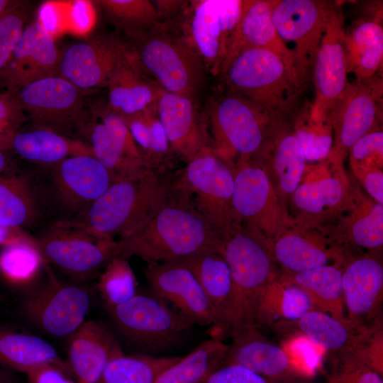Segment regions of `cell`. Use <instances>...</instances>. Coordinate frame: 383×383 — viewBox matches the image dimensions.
I'll return each instance as SVG.
<instances>
[{"mask_svg":"<svg viewBox=\"0 0 383 383\" xmlns=\"http://www.w3.org/2000/svg\"><path fill=\"white\" fill-rule=\"evenodd\" d=\"M172 190V189H171ZM219 233L187 202L171 194L138 232L117 240L118 257H139L148 264L180 262L218 250Z\"/></svg>","mask_w":383,"mask_h":383,"instance_id":"obj_1","label":"cell"},{"mask_svg":"<svg viewBox=\"0 0 383 383\" xmlns=\"http://www.w3.org/2000/svg\"><path fill=\"white\" fill-rule=\"evenodd\" d=\"M171 194V185L148 170L114 181L85 211L66 221L97 240L123 239L140 231Z\"/></svg>","mask_w":383,"mask_h":383,"instance_id":"obj_2","label":"cell"},{"mask_svg":"<svg viewBox=\"0 0 383 383\" xmlns=\"http://www.w3.org/2000/svg\"><path fill=\"white\" fill-rule=\"evenodd\" d=\"M228 91L275 116L289 121L301 102L306 75L296 65L269 50L245 49L222 69Z\"/></svg>","mask_w":383,"mask_h":383,"instance_id":"obj_3","label":"cell"},{"mask_svg":"<svg viewBox=\"0 0 383 383\" xmlns=\"http://www.w3.org/2000/svg\"><path fill=\"white\" fill-rule=\"evenodd\" d=\"M218 250L230 268L233 284L229 331L242 326H257V313L263 292L280 272L269 240L257 230L240 224L220 235Z\"/></svg>","mask_w":383,"mask_h":383,"instance_id":"obj_4","label":"cell"},{"mask_svg":"<svg viewBox=\"0 0 383 383\" xmlns=\"http://www.w3.org/2000/svg\"><path fill=\"white\" fill-rule=\"evenodd\" d=\"M213 152L228 163L252 159L284 122L230 91L215 101L209 114Z\"/></svg>","mask_w":383,"mask_h":383,"instance_id":"obj_5","label":"cell"},{"mask_svg":"<svg viewBox=\"0 0 383 383\" xmlns=\"http://www.w3.org/2000/svg\"><path fill=\"white\" fill-rule=\"evenodd\" d=\"M129 35L134 42L131 49L140 67L160 89L194 97L202 85L205 70L179 35L169 34L164 24Z\"/></svg>","mask_w":383,"mask_h":383,"instance_id":"obj_6","label":"cell"},{"mask_svg":"<svg viewBox=\"0 0 383 383\" xmlns=\"http://www.w3.org/2000/svg\"><path fill=\"white\" fill-rule=\"evenodd\" d=\"M233 184L234 170L211 149L188 161L171 189L221 235L240 225L232 209Z\"/></svg>","mask_w":383,"mask_h":383,"instance_id":"obj_7","label":"cell"},{"mask_svg":"<svg viewBox=\"0 0 383 383\" xmlns=\"http://www.w3.org/2000/svg\"><path fill=\"white\" fill-rule=\"evenodd\" d=\"M106 309L126 341L146 352L155 353L174 347L195 324L152 292H138L125 303Z\"/></svg>","mask_w":383,"mask_h":383,"instance_id":"obj_8","label":"cell"},{"mask_svg":"<svg viewBox=\"0 0 383 383\" xmlns=\"http://www.w3.org/2000/svg\"><path fill=\"white\" fill-rule=\"evenodd\" d=\"M242 0L187 1L179 35L201 60L205 72L221 73L240 16Z\"/></svg>","mask_w":383,"mask_h":383,"instance_id":"obj_9","label":"cell"},{"mask_svg":"<svg viewBox=\"0 0 383 383\" xmlns=\"http://www.w3.org/2000/svg\"><path fill=\"white\" fill-rule=\"evenodd\" d=\"M35 238L45 262L78 282L99 275L118 257L117 240H97L66 220L48 226Z\"/></svg>","mask_w":383,"mask_h":383,"instance_id":"obj_10","label":"cell"},{"mask_svg":"<svg viewBox=\"0 0 383 383\" xmlns=\"http://www.w3.org/2000/svg\"><path fill=\"white\" fill-rule=\"evenodd\" d=\"M47 278L26 292L22 304L26 317L44 332L70 337L86 321L91 296L80 284L59 280L46 262Z\"/></svg>","mask_w":383,"mask_h":383,"instance_id":"obj_11","label":"cell"},{"mask_svg":"<svg viewBox=\"0 0 383 383\" xmlns=\"http://www.w3.org/2000/svg\"><path fill=\"white\" fill-rule=\"evenodd\" d=\"M382 104V72L365 81L348 83L331 114L333 143L328 157L331 162L340 166L357 140L380 130Z\"/></svg>","mask_w":383,"mask_h":383,"instance_id":"obj_12","label":"cell"},{"mask_svg":"<svg viewBox=\"0 0 383 383\" xmlns=\"http://www.w3.org/2000/svg\"><path fill=\"white\" fill-rule=\"evenodd\" d=\"M344 16L336 4L313 62L315 96L310 103L311 118L331 120V114L348 84Z\"/></svg>","mask_w":383,"mask_h":383,"instance_id":"obj_13","label":"cell"},{"mask_svg":"<svg viewBox=\"0 0 383 383\" xmlns=\"http://www.w3.org/2000/svg\"><path fill=\"white\" fill-rule=\"evenodd\" d=\"M36 127L64 134L80 125L82 90L55 74L9 91Z\"/></svg>","mask_w":383,"mask_h":383,"instance_id":"obj_14","label":"cell"},{"mask_svg":"<svg viewBox=\"0 0 383 383\" xmlns=\"http://www.w3.org/2000/svg\"><path fill=\"white\" fill-rule=\"evenodd\" d=\"M255 326L232 328L231 343L223 364L243 365L271 383H309L312 372L295 362L278 345L267 339Z\"/></svg>","mask_w":383,"mask_h":383,"instance_id":"obj_15","label":"cell"},{"mask_svg":"<svg viewBox=\"0 0 383 383\" xmlns=\"http://www.w3.org/2000/svg\"><path fill=\"white\" fill-rule=\"evenodd\" d=\"M336 3L323 0H272V19L279 38L307 74Z\"/></svg>","mask_w":383,"mask_h":383,"instance_id":"obj_16","label":"cell"},{"mask_svg":"<svg viewBox=\"0 0 383 383\" xmlns=\"http://www.w3.org/2000/svg\"><path fill=\"white\" fill-rule=\"evenodd\" d=\"M129 49L113 36L72 44L61 52L57 74L80 90L107 87Z\"/></svg>","mask_w":383,"mask_h":383,"instance_id":"obj_17","label":"cell"},{"mask_svg":"<svg viewBox=\"0 0 383 383\" xmlns=\"http://www.w3.org/2000/svg\"><path fill=\"white\" fill-rule=\"evenodd\" d=\"M342 287L347 318L355 326L382 323L383 265L376 255L355 257L343 267Z\"/></svg>","mask_w":383,"mask_h":383,"instance_id":"obj_18","label":"cell"},{"mask_svg":"<svg viewBox=\"0 0 383 383\" xmlns=\"http://www.w3.org/2000/svg\"><path fill=\"white\" fill-rule=\"evenodd\" d=\"M51 167L55 199L64 210L74 213V217L114 182L109 170L93 155L72 156Z\"/></svg>","mask_w":383,"mask_h":383,"instance_id":"obj_19","label":"cell"},{"mask_svg":"<svg viewBox=\"0 0 383 383\" xmlns=\"http://www.w3.org/2000/svg\"><path fill=\"white\" fill-rule=\"evenodd\" d=\"M152 292L194 323L212 329L216 318L197 277L183 262L149 263L144 269ZM210 329V330H211Z\"/></svg>","mask_w":383,"mask_h":383,"instance_id":"obj_20","label":"cell"},{"mask_svg":"<svg viewBox=\"0 0 383 383\" xmlns=\"http://www.w3.org/2000/svg\"><path fill=\"white\" fill-rule=\"evenodd\" d=\"M61 52L50 31L40 22L26 24L0 82L12 91L37 79L57 74Z\"/></svg>","mask_w":383,"mask_h":383,"instance_id":"obj_21","label":"cell"},{"mask_svg":"<svg viewBox=\"0 0 383 383\" xmlns=\"http://www.w3.org/2000/svg\"><path fill=\"white\" fill-rule=\"evenodd\" d=\"M156 109L172 152L188 162L212 149L206 123L194 98L160 89Z\"/></svg>","mask_w":383,"mask_h":383,"instance_id":"obj_22","label":"cell"},{"mask_svg":"<svg viewBox=\"0 0 383 383\" xmlns=\"http://www.w3.org/2000/svg\"><path fill=\"white\" fill-rule=\"evenodd\" d=\"M234 170L232 209L238 224L265 236L277 194L265 170L251 160H240Z\"/></svg>","mask_w":383,"mask_h":383,"instance_id":"obj_23","label":"cell"},{"mask_svg":"<svg viewBox=\"0 0 383 383\" xmlns=\"http://www.w3.org/2000/svg\"><path fill=\"white\" fill-rule=\"evenodd\" d=\"M67 365L77 383H96L105 368L122 349L104 323L85 321L69 337Z\"/></svg>","mask_w":383,"mask_h":383,"instance_id":"obj_24","label":"cell"},{"mask_svg":"<svg viewBox=\"0 0 383 383\" xmlns=\"http://www.w3.org/2000/svg\"><path fill=\"white\" fill-rule=\"evenodd\" d=\"M197 277L213 311L216 324L213 338L228 334L233 305V284L230 268L218 250H208L185 261Z\"/></svg>","mask_w":383,"mask_h":383,"instance_id":"obj_25","label":"cell"},{"mask_svg":"<svg viewBox=\"0 0 383 383\" xmlns=\"http://www.w3.org/2000/svg\"><path fill=\"white\" fill-rule=\"evenodd\" d=\"M249 48L272 51L298 66L306 75L294 52L277 33L272 19V0H242L240 16L222 69L238 52Z\"/></svg>","mask_w":383,"mask_h":383,"instance_id":"obj_26","label":"cell"},{"mask_svg":"<svg viewBox=\"0 0 383 383\" xmlns=\"http://www.w3.org/2000/svg\"><path fill=\"white\" fill-rule=\"evenodd\" d=\"M291 121L283 123L254 156L267 174L272 173V184L284 196L292 195L299 186L306 163Z\"/></svg>","mask_w":383,"mask_h":383,"instance_id":"obj_27","label":"cell"},{"mask_svg":"<svg viewBox=\"0 0 383 383\" xmlns=\"http://www.w3.org/2000/svg\"><path fill=\"white\" fill-rule=\"evenodd\" d=\"M0 150H12L23 160L51 166L72 156L93 155L89 144L40 127L0 137Z\"/></svg>","mask_w":383,"mask_h":383,"instance_id":"obj_28","label":"cell"},{"mask_svg":"<svg viewBox=\"0 0 383 383\" xmlns=\"http://www.w3.org/2000/svg\"><path fill=\"white\" fill-rule=\"evenodd\" d=\"M107 87L109 109L121 116L136 114L155 105L160 89L143 71L131 48Z\"/></svg>","mask_w":383,"mask_h":383,"instance_id":"obj_29","label":"cell"},{"mask_svg":"<svg viewBox=\"0 0 383 383\" xmlns=\"http://www.w3.org/2000/svg\"><path fill=\"white\" fill-rule=\"evenodd\" d=\"M272 257L282 273H296L341 263L340 252L328 248L323 240L304 232H283L269 241Z\"/></svg>","mask_w":383,"mask_h":383,"instance_id":"obj_30","label":"cell"},{"mask_svg":"<svg viewBox=\"0 0 383 383\" xmlns=\"http://www.w3.org/2000/svg\"><path fill=\"white\" fill-rule=\"evenodd\" d=\"M382 17H370L355 22L345 31L348 73L356 82L371 79L382 72L383 61Z\"/></svg>","mask_w":383,"mask_h":383,"instance_id":"obj_31","label":"cell"},{"mask_svg":"<svg viewBox=\"0 0 383 383\" xmlns=\"http://www.w3.org/2000/svg\"><path fill=\"white\" fill-rule=\"evenodd\" d=\"M0 362L11 370L26 374L30 369L48 364L69 375L67 362L48 342L36 335L0 325Z\"/></svg>","mask_w":383,"mask_h":383,"instance_id":"obj_32","label":"cell"},{"mask_svg":"<svg viewBox=\"0 0 383 383\" xmlns=\"http://www.w3.org/2000/svg\"><path fill=\"white\" fill-rule=\"evenodd\" d=\"M42 204L35 187L16 172L0 175V226L24 231L42 218Z\"/></svg>","mask_w":383,"mask_h":383,"instance_id":"obj_33","label":"cell"},{"mask_svg":"<svg viewBox=\"0 0 383 383\" xmlns=\"http://www.w3.org/2000/svg\"><path fill=\"white\" fill-rule=\"evenodd\" d=\"M318 309L309 295L279 272L266 287L256 318L257 326L274 327L300 318L308 311Z\"/></svg>","mask_w":383,"mask_h":383,"instance_id":"obj_34","label":"cell"},{"mask_svg":"<svg viewBox=\"0 0 383 383\" xmlns=\"http://www.w3.org/2000/svg\"><path fill=\"white\" fill-rule=\"evenodd\" d=\"M280 274L301 287L318 310L329 313L339 321H349L345 315L343 267L340 264L323 265L296 273Z\"/></svg>","mask_w":383,"mask_h":383,"instance_id":"obj_35","label":"cell"},{"mask_svg":"<svg viewBox=\"0 0 383 383\" xmlns=\"http://www.w3.org/2000/svg\"><path fill=\"white\" fill-rule=\"evenodd\" d=\"M272 328L295 329L331 355L351 348L362 328L350 321H339L318 309L308 311L295 321L282 323Z\"/></svg>","mask_w":383,"mask_h":383,"instance_id":"obj_36","label":"cell"},{"mask_svg":"<svg viewBox=\"0 0 383 383\" xmlns=\"http://www.w3.org/2000/svg\"><path fill=\"white\" fill-rule=\"evenodd\" d=\"M228 345L211 338L165 370L154 383H200L223 365Z\"/></svg>","mask_w":383,"mask_h":383,"instance_id":"obj_37","label":"cell"},{"mask_svg":"<svg viewBox=\"0 0 383 383\" xmlns=\"http://www.w3.org/2000/svg\"><path fill=\"white\" fill-rule=\"evenodd\" d=\"M45 264L37 242H18L0 249V273L10 284L27 291L39 283Z\"/></svg>","mask_w":383,"mask_h":383,"instance_id":"obj_38","label":"cell"},{"mask_svg":"<svg viewBox=\"0 0 383 383\" xmlns=\"http://www.w3.org/2000/svg\"><path fill=\"white\" fill-rule=\"evenodd\" d=\"M84 131L93 156L109 170L114 181L154 170L146 162L129 157L101 121L87 125Z\"/></svg>","mask_w":383,"mask_h":383,"instance_id":"obj_39","label":"cell"},{"mask_svg":"<svg viewBox=\"0 0 383 383\" xmlns=\"http://www.w3.org/2000/svg\"><path fill=\"white\" fill-rule=\"evenodd\" d=\"M180 358L122 353L110 361L96 383H154Z\"/></svg>","mask_w":383,"mask_h":383,"instance_id":"obj_40","label":"cell"},{"mask_svg":"<svg viewBox=\"0 0 383 383\" xmlns=\"http://www.w3.org/2000/svg\"><path fill=\"white\" fill-rule=\"evenodd\" d=\"M294 136L306 161L328 158L333 143L331 120L318 121L310 113V102L304 101L292 118Z\"/></svg>","mask_w":383,"mask_h":383,"instance_id":"obj_41","label":"cell"},{"mask_svg":"<svg viewBox=\"0 0 383 383\" xmlns=\"http://www.w3.org/2000/svg\"><path fill=\"white\" fill-rule=\"evenodd\" d=\"M138 282L128 259L117 257L99 274L97 289L106 309L121 304L138 292Z\"/></svg>","mask_w":383,"mask_h":383,"instance_id":"obj_42","label":"cell"},{"mask_svg":"<svg viewBox=\"0 0 383 383\" xmlns=\"http://www.w3.org/2000/svg\"><path fill=\"white\" fill-rule=\"evenodd\" d=\"M98 3L109 18L129 34L163 25L159 21L154 4L148 0H101Z\"/></svg>","mask_w":383,"mask_h":383,"instance_id":"obj_43","label":"cell"},{"mask_svg":"<svg viewBox=\"0 0 383 383\" xmlns=\"http://www.w3.org/2000/svg\"><path fill=\"white\" fill-rule=\"evenodd\" d=\"M341 182L335 177H327L299 184L292 194L295 206L306 213L318 214L326 208H333L343 196Z\"/></svg>","mask_w":383,"mask_h":383,"instance_id":"obj_44","label":"cell"},{"mask_svg":"<svg viewBox=\"0 0 383 383\" xmlns=\"http://www.w3.org/2000/svg\"><path fill=\"white\" fill-rule=\"evenodd\" d=\"M348 238L361 248L376 252L383 245V204H372L362 213L355 216L349 226Z\"/></svg>","mask_w":383,"mask_h":383,"instance_id":"obj_45","label":"cell"},{"mask_svg":"<svg viewBox=\"0 0 383 383\" xmlns=\"http://www.w3.org/2000/svg\"><path fill=\"white\" fill-rule=\"evenodd\" d=\"M331 355L326 383H383V374L350 351L345 350Z\"/></svg>","mask_w":383,"mask_h":383,"instance_id":"obj_46","label":"cell"},{"mask_svg":"<svg viewBox=\"0 0 383 383\" xmlns=\"http://www.w3.org/2000/svg\"><path fill=\"white\" fill-rule=\"evenodd\" d=\"M28 18L27 8L20 1L0 16V74L11 57Z\"/></svg>","mask_w":383,"mask_h":383,"instance_id":"obj_47","label":"cell"},{"mask_svg":"<svg viewBox=\"0 0 383 383\" xmlns=\"http://www.w3.org/2000/svg\"><path fill=\"white\" fill-rule=\"evenodd\" d=\"M121 117L145 159L158 143L163 131L156 104L142 112Z\"/></svg>","mask_w":383,"mask_h":383,"instance_id":"obj_48","label":"cell"},{"mask_svg":"<svg viewBox=\"0 0 383 383\" xmlns=\"http://www.w3.org/2000/svg\"><path fill=\"white\" fill-rule=\"evenodd\" d=\"M347 350L366 365L383 374L382 323L362 328L352 347Z\"/></svg>","mask_w":383,"mask_h":383,"instance_id":"obj_49","label":"cell"},{"mask_svg":"<svg viewBox=\"0 0 383 383\" xmlns=\"http://www.w3.org/2000/svg\"><path fill=\"white\" fill-rule=\"evenodd\" d=\"M350 165L382 168L383 131L377 130L357 140L349 150Z\"/></svg>","mask_w":383,"mask_h":383,"instance_id":"obj_50","label":"cell"},{"mask_svg":"<svg viewBox=\"0 0 383 383\" xmlns=\"http://www.w3.org/2000/svg\"><path fill=\"white\" fill-rule=\"evenodd\" d=\"M100 117L101 122L107 132L129 157L147 163L128 126L120 115L109 109V111L101 113Z\"/></svg>","mask_w":383,"mask_h":383,"instance_id":"obj_51","label":"cell"},{"mask_svg":"<svg viewBox=\"0 0 383 383\" xmlns=\"http://www.w3.org/2000/svg\"><path fill=\"white\" fill-rule=\"evenodd\" d=\"M200 383H271L251 370L238 364H223Z\"/></svg>","mask_w":383,"mask_h":383,"instance_id":"obj_52","label":"cell"},{"mask_svg":"<svg viewBox=\"0 0 383 383\" xmlns=\"http://www.w3.org/2000/svg\"><path fill=\"white\" fill-rule=\"evenodd\" d=\"M26 121V115L9 91L0 93V137L12 135Z\"/></svg>","mask_w":383,"mask_h":383,"instance_id":"obj_53","label":"cell"},{"mask_svg":"<svg viewBox=\"0 0 383 383\" xmlns=\"http://www.w3.org/2000/svg\"><path fill=\"white\" fill-rule=\"evenodd\" d=\"M355 177L377 203L383 204V172L380 169L350 165Z\"/></svg>","mask_w":383,"mask_h":383,"instance_id":"obj_54","label":"cell"},{"mask_svg":"<svg viewBox=\"0 0 383 383\" xmlns=\"http://www.w3.org/2000/svg\"><path fill=\"white\" fill-rule=\"evenodd\" d=\"M26 375L28 383H77L60 369L48 364L34 367Z\"/></svg>","mask_w":383,"mask_h":383,"instance_id":"obj_55","label":"cell"},{"mask_svg":"<svg viewBox=\"0 0 383 383\" xmlns=\"http://www.w3.org/2000/svg\"><path fill=\"white\" fill-rule=\"evenodd\" d=\"M18 242L36 243L37 241L35 238L23 230L0 226L1 246Z\"/></svg>","mask_w":383,"mask_h":383,"instance_id":"obj_56","label":"cell"},{"mask_svg":"<svg viewBox=\"0 0 383 383\" xmlns=\"http://www.w3.org/2000/svg\"><path fill=\"white\" fill-rule=\"evenodd\" d=\"M187 1H157L155 7L159 21L163 17H169L172 13H182ZM161 23V22H160Z\"/></svg>","mask_w":383,"mask_h":383,"instance_id":"obj_57","label":"cell"},{"mask_svg":"<svg viewBox=\"0 0 383 383\" xmlns=\"http://www.w3.org/2000/svg\"><path fill=\"white\" fill-rule=\"evenodd\" d=\"M13 162L6 151L0 150V175L14 172Z\"/></svg>","mask_w":383,"mask_h":383,"instance_id":"obj_58","label":"cell"},{"mask_svg":"<svg viewBox=\"0 0 383 383\" xmlns=\"http://www.w3.org/2000/svg\"><path fill=\"white\" fill-rule=\"evenodd\" d=\"M0 383H21L11 370L0 362Z\"/></svg>","mask_w":383,"mask_h":383,"instance_id":"obj_59","label":"cell"},{"mask_svg":"<svg viewBox=\"0 0 383 383\" xmlns=\"http://www.w3.org/2000/svg\"><path fill=\"white\" fill-rule=\"evenodd\" d=\"M17 2L18 1L0 0V16Z\"/></svg>","mask_w":383,"mask_h":383,"instance_id":"obj_60","label":"cell"},{"mask_svg":"<svg viewBox=\"0 0 383 383\" xmlns=\"http://www.w3.org/2000/svg\"><path fill=\"white\" fill-rule=\"evenodd\" d=\"M3 300V296L0 295V302Z\"/></svg>","mask_w":383,"mask_h":383,"instance_id":"obj_61","label":"cell"}]
</instances>
